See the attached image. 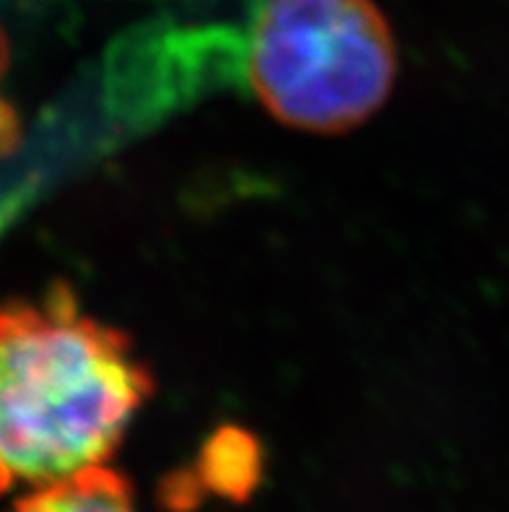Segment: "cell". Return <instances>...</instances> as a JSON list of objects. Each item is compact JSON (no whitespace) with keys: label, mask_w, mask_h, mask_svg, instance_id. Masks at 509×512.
Listing matches in <instances>:
<instances>
[{"label":"cell","mask_w":509,"mask_h":512,"mask_svg":"<svg viewBox=\"0 0 509 512\" xmlns=\"http://www.w3.org/2000/svg\"><path fill=\"white\" fill-rule=\"evenodd\" d=\"M154 377L68 286L0 307V497L104 466Z\"/></svg>","instance_id":"1"},{"label":"cell","mask_w":509,"mask_h":512,"mask_svg":"<svg viewBox=\"0 0 509 512\" xmlns=\"http://www.w3.org/2000/svg\"><path fill=\"white\" fill-rule=\"evenodd\" d=\"M203 481L224 497H247L260 476V448L250 432L221 427L198 461Z\"/></svg>","instance_id":"4"},{"label":"cell","mask_w":509,"mask_h":512,"mask_svg":"<svg viewBox=\"0 0 509 512\" xmlns=\"http://www.w3.org/2000/svg\"><path fill=\"white\" fill-rule=\"evenodd\" d=\"M11 512H138L128 479L110 466H94L71 479L32 489Z\"/></svg>","instance_id":"3"},{"label":"cell","mask_w":509,"mask_h":512,"mask_svg":"<svg viewBox=\"0 0 509 512\" xmlns=\"http://www.w3.org/2000/svg\"><path fill=\"white\" fill-rule=\"evenodd\" d=\"M398 52L372 0H268L247 50L255 99L289 128L343 133L393 91Z\"/></svg>","instance_id":"2"}]
</instances>
